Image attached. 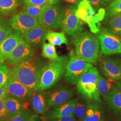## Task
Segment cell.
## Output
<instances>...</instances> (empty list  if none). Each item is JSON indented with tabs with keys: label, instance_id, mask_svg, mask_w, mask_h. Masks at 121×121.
I'll use <instances>...</instances> for the list:
<instances>
[{
	"label": "cell",
	"instance_id": "cell-1",
	"mask_svg": "<svg viewBox=\"0 0 121 121\" xmlns=\"http://www.w3.org/2000/svg\"><path fill=\"white\" fill-rule=\"evenodd\" d=\"M46 65L34 55L14 65L9 73L32 91H36L39 90L40 77Z\"/></svg>",
	"mask_w": 121,
	"mask_h": 121
},
{
	"label": "cell",
	"instance_id": "cell-2",
	"mask_svg": "<svg viewBox=\"0 0 121 121\" xmlns=\"http://www.w3.org/2000/svg\"><path fill=\"white\" fill-rule=\"evenodd\" d=\"M77 56L91 64H95L99 59V40L95 35L88 31L72 35Z\"/></svg>",
	"mask_w": 121,
	"mask_h": 121
},
{
	"label": "cell",
	"instance_id": "cell-3",
	"mask_svg": "<svg viewBox=\"0 0 121 121\" xmlns=\"http://www.w3.org/2000/svg\"><path fill=\"white\" fill-rule=\"evenodd\" d=\"M68 60L67 56H60L46 65L40 77L39 90L49 89L60 80L65 74Z\"/></svg>",
	"mask_w": 121,
	"mask_h": 121
},
{
	"label": "cell",
	"instance_id": "cell-4",
	"mask_svg": "<svg viewBox=\"0 0 121 121\" xmlns=\"http://www.w3.org/2000/svg\"><path fill=\"white\" fill-rule=\"evenodd\" d=\"M99 73L95 67L89 69L77 83L78 92L91 102L102 103L97 87Z\"/></svg>",
	"mask_w": 121,
	"mask_h": 121
},
{
	"label": "cell",
	"instance_id": "cell-5",
	"mask_svg": "<svg viewBox=\"0 0 121 121\" xmlns=\"http://www.w3.org/2000/svg\"><path fill=\"white\" fill-rule=\"evenodd\" d=\"M69 57L65 67L64 81L67 83L75 84L93 65L79 58L74 52L70 53Z\"/></svg>",
	"mask_w": 121,
	"mask_h": 121
},
{
	"label": "cell",
	"instance_id": "cell-6",
	"mask_svg": "<svg viewBox=\"0 0 121 121\" xmlns=\"http://www.w3.org/2000/svg\"><path fill=\"white\" fill-rule=\"evenodd\" d=\"M64 9V7L59 1L48 4L38 18L39 24L48 30H55L60 28Z\"/></svg>",
	"mask_w": 121,
	"mask_h": 121
},
{
	"label": "cell",
	"instance_id": "cell-7",
	"mask_svg": "<svg viewBox=\"0 0 121 121\" xmlns=\"http://www.w3.org/2000/svg\"><path fill=\"white\" fill-rule=\"evenodd\" d=\"M76 15L80 19L86 22L89 26L91 30L95 33L98 31L95 23H97L104 18L105 15L104 9L100 8L95 13V9L88 0H82L78 4Z\"/></svg>",
	"mask_w": 121,
	"mask_h": 121
},
{
	"label": "cell",
	"instance_id": "cell-8",
	"mask_svg": "<svg viewBox=\"0 0 121 121\" xmlns=\"http://www.w3.org/2000/svg\"><path fill=\"white\" fill-rule=\"evenodd\" d=\"M97 37L99 40L101 55L121 54V37L106 29L101 30Z\"/></svg>",
	"mask_w": 121,
	"mask_h": 121
},
{
	"label": "cell",
	"instance_id": "cell-9",
	"mask_svg": "<svg viewBox=\"0 0 121 121\" xmlns=\"http://www.w3.org/2000/svg\"><path fill=\"white\" fill-rule=\"evenodd\" d=\"M76 10L73 5L64 7L61 21V30L72 36L82 32L84 29L82 22L76 15Z\"/></svg>",
	"mask_w": 121,
	"mask_h": 121
},
{
	"label": "cell",
	"instance_id": "cell-10",
	"mask_svg": "<svg viewBox=\"0 0 121 121\" xmlns=\"http://www.w3.org/2000/svg\"><path fill=\"white\" fill-rule=\"evenodd\" d=\"M99 59L100 70L106 78L117 81L121 79V60L104 55Z\"/></svg>",
	"mask_w": 121,
	"mask_h": 121
},
{
	"label": "cell",
	"instance_id": "cell-11",
	"mask_svg": "<svg viewBox=\"0 0 121 121\" xmlns=\"http://www.w3.org/2000/svg\"><path fill=\"white\" fill-rule=\"evenodd\" d=\"M9 21L12 29L19 31L22 35L39 24L38 18L22 11L13 14Z\"/></svg>",
	"mask_w": 121,
	"mask_h": 121
},
{
	"label": "cell",
	"instance_id": "cell-12",
	"mask_svg": "<svg viewBox=\"0 0 121 121\" xmlns=\"http://www.w3.org/2000/svg\"><path fill=\"white\" fill-rule=\"evenodd\" d=\"M35 50L21 38L10 56L5 61L9 65H14L18 62L35 55Z\"/></svg>",
	"mask_w": 121,
	"mask_h": 121
},
{
	"label": "cell",
	"instance_id": "cell-13",
	"mask_svg": "<svg viewBox=\"0 0 121 121\" xmlns=\"http://www.w3.org/2000/svg\"><path fill=\"white\" fill-rule=\"evenodd\" d=\"M48 30L47 29L39 24L22 34V38L32 48H40L45 43Z\"/></svg>",
	"mask_w": 121,
	"mask_h": 121
},
{
	"label": "cell",
	"instance_id": "cell-14",
	"mask_svg": "<svg viewBox=\"0 0 121 121\" xmlns=\"http://www.w3.org/2000/svg\"><path fill=\"white\" fill-rule=\"evenodd\" d=\"M78 101L77 99L69 100L64 104L55 106L48 111L42 117L44 120L53 118L73 116V109Z\"/></svg>",
	"mask_w": 121,
	"mask_h": 121
},
{
	"label": "cell",
	"instance_id": "cell-15",
	"mask_svg": "<svg viewBox=\"0 0 121 121\" xmlns=\"http://www.w3.org/2000/svg\"><path fill=\"white\" fill-rule=\"evenodd\" d=\"M22 37V34L19 31L13 30L0 43V62H4L8 59Z\"/></svg>",
	"mask_w": 121,
	"mask_h": 121
},
{
	"label": "cell",
	"instance_id": "cell-16",
	"mask_svg": "<svg viewBox=\"0 0 121 121\" xmlns=\"http://www.w3.org/2000/svg\"><path fill=\"white\" fill-rule=\"evenodd\" d=\"M73 96V92L70 89L62 88L51 91L46 96L49 108L64 104L69 101Z\"/></svg>",
	"mask_w": 121,
	"mask_h": 121
},
{
	"label": "cell",
	"instance_id": "cell-17",
	"mask_svg": "<svg viewBox=\"0 0 121 121\" xmlns=\"http://www.w3.org/2000/svg\"><path fill=\"white\" fill-rule=\"evenodd\" d=\"M7 88L8 95L18 99H27L32 95V91L11 76Z\"/></svg>",
	"mask_w": 121,
	"mask_h": 121
},
{
	"label": "cell",
	"instance_id": "cell-18",
	"mask_svg": "<svg viewBox=\"0 0 121 121\" xmlns=\"http://www.w3.org/2000/svg\"><path fill=\"white\" fill-rule=\"evenodd\" d=\"M103 98L108 107L116 116L121 114V91L117 87L108 95Z\"/></svg>",
	"mask_w": 121,
	"mask_h": 121
},
{
	"label": "cell",
	"instance_id": "cell-19",
	"mask_svg": "<svg viewBox=\"0 0 121 121\" xmlns=\"http://www.w3.org/2000/svg\"><path fill=\"white\" fill-rule=\"evenodd\" d=\"M104 113L102 103L91 102L87 104L85 116L82 121H99L104 117Z\"/></svg>",
	"mask_w": 121,
	"mask_h": 121
},
{
	"label": "cell",
	"instance_id": "cell-20",
	"mask_svg": "<svg viewBox=\"0 0 121 121\" xmlns=\"http://www.w3.org/2000/svg\"><path fill=\"white\" fill-rule=\"evenodd\" d=\"M4 105L10 118L17 115L24 110L22 102L10 96H7L4 99Z\"/></svg>",
	"mask_w": 121,
	"mask_h": 121
},
{
	"label": "cell",
	"instance_id": "cell-21",
	"mask_svg": "<svg viewBox=\"0 0 121 121\" xmlns=\"http://www.w3.org/2000/svg\"><path fill=\"white\" fill-rule=\"evenodd\" d=\"M31 105L34 111L37 114H43L48 111L49 107L46 101V96L43 93L38 92L33 95Z\"/></svg>",
	"mask_w": 121,
	"mask_h": 121
},
{
	"label": "cell",
	"instance_id": "cell-22",
	"mask_svg": "<svg viewBox=\"0 0 121 121\" xmlns=\"http://www.w3.org/2000/svg\"><path fill=\"white\" fill-rule=\"evenodd\" d=\"M20 6V0H0V15L3 16L17 13Z\"/></svg>",
	"mask_w": 121,
	"mask_h": 121
},
{
	"label": "cell",
	"instance_id": "cell-23",
	"mask_svg": "<svg viewBox=\"0 0 121 121\" xmlns=\"http://www.w3.org/2000/svg\"><path fill=\"white\" fill-rule=\"evenodd\" d=\"M46 39L49 43L54 46H60L62 44L69 43V41L65 36L64 31L57 32L48 30L46 35Z\"/></svg>",
	"mask_w": 121,
	"mask_h": 121
},
{
	"label": "cell",
	"instance_id": "cell-24",
	"mask_svg": "<svg viewBox=\"0 0 121 121\" xmlns=\"http://www.w3.org/2000/svg\"><path fill=\"white\" fill-rule=\"evenodd\" d=\"M97 87L100 95L104 97L110 93L116 86L99 74L97 82Z\"/></svg>",
	"mask_w": 121,
	"mask_h": 121
},
{
	"label": "cell",
	"instance_id": "cell-25",
	"mask_svg": "<svg viewBox=\"0 0 121 121\" xmlns=\"http://www.w3.org/2000/svg\"><path fill=\"white\" fill-rule=\"evenodd\" d=\"M106 30L121 37V14L111 17L108 23Z\"/></svg>",
	"mask_w": 121,
	"mask_h": 121
},
{
	"label": "cell",
	"instance_id": "cell-26",
	"mask_svg": "<svg viewBox=\"0 0 121 121\" xmlns=\"http://www.w3.org/2000/svg\"><path fill=\"white\" fill-rule=\"evenodd\" d=\"M12 31L9 20L4 17H0V43Z\"/></svg>",
	"mask_w": 121,
	"mask_h": 121
},
{
	"label": "cell",
	"instance_id": "cell-27",
	"mask_svg": "<svg viewBox=\"0 0 121 121\" xmlns=\"http://www.w3.org/2000/svg\"><path fill=\"white\" fill-rule=\"evenodd\" d=\"M48 4L49 3H46L43 5L36 6H22V11L32 17L38 18L48 6Z\"/></svg>",
	"mask_w": 121,
	"mask_h": 121
},
{
	"label": "cell",
	"instance_id": "cell-28",
	"mask_svg": "<svg viewBox=\"0 0 121 121\" xmlns=\"http://www.w3.org/2000/svg\"><path fill=\"white\" fill-rule=\"evenodd\" d=\"M42 55L52 60H56L58 57L54 45L50 43H43L42 46Z\"/></svg>",
	"mask_w": 121,
	"mask_h": 121
},
{
	"label": "cell",
	"instance_id": "cell-29",
	"mask_svg": "<svg viewBox=\"0 0 121 121\" xmlns=\"http://www.w3.org/2000/svg\"><path fill=\"white\" fill-rule=\"evenodd\" d=\"M87 104L82 101H78L73 109V115L78 121H82L85 116Z\"/></svg>",
	"mask_w": 121,
	"mask_h": 121
},
{
	"label": "cell",
	"instance_id": "cell-30",
	"mask_svg": "<svg viewBox=\"0 0 121 121\" xmlns=\"http://www.w3.org/2000/svg\"><path fill=\"white\" fill-rule=\"evenodd\" d=\"M10 78L9 70L3 62H0V86H7Z\"/></svg>",
	"mask_w": 121,
	"mask_h": 121
},
{
	"label": "cell",
	"instance_id": "cell-31",
	"mask_svg": "<svg viewBox=\"0 0 121 121\" xmlns=\"http://www.w3.org/2000/svg\"><path fill=\"white\" fill-rule=\"evenodd\" d=\"M120 14H121V1L115 4H109L107 6L105 16L111 17Z\"/></svg>",
	"mask_w": 121,
	"mask_h": 121
},
{
	"label": "cell",
	"instance_id": "cell-32",
	"mask_svg": "<svg viewBox=\"0 0 121 121\" xmlns=\"http://www.w3.org/2000/svg\"><path fill=\"white\" fill-rule=\"evenodd\" d=\"M31 115L28 110L24 109L18 114L11 117L8 121H28Z\"/></svg>",
	"mask_w": 121,
	"mask_h": 121
},
{
	"label": "cell",
	"instance_id": "cell-33",
	"mask_svg": "<svg viewBox=\"0 0 121 121\" xmlns=\"http://www.w3.org/2000/svg\"><path fill=\"white\" fill-rule=\"evenodd\" d=\"M48 0H21L22 6L41 5L48 3Z\"/></svg>",
	"mask_w": 121,
	"mask_h": 121
},
{
	"label": "cell",
	"instance_id": "cell-34",
	"mask_svg": "<svg viewBox=\"0 0 121 121\" xmlns=\"http://www.w3.org/2000/svg\"><path fill=\"white\" fill-rule=\"evenodd\" d=\"M4 99H0V121H8L10 118L5 107Z\"/></svg>",
	"mask_w": 121,
	"mask_h": 121
},
{
	"label": "cell",
	"instance_id": "cell-35",
	"mask_svg": "<svg viewBox=\"0 0 121 121\" xmlns=\"http://www.w3.org/2000/svg\"><path fill=\"white\" fill-rule=\"evenodd\" d=\"M47 121H78L74 116L62 117L60 118H56L47 120Z\"/></svg>",
	"mask_w": 121,
	"mask_h": 121
},
{
	"label": "cell",
	"instance_id": "cell-36",
	"mask_svg": "<svg viewBox=\"0 0 121 121\" xmlns=\"http://www.w3.org/2000/svg\"><path fill=\"white\" fill-rule=\"evenodd\" d=\"M8 95L7 87L0 86V99H5Z\"/></svg>",
	"mask_w": 121,
	"mask_h": 121
},
{
	"label": "cell",
	"instance_id": "cell-37",
	"mask_svg": "<svg viewBox=\"0 0 121 121\" xmlns=\"http://www.w3.org/2000/svg\"><path fill=\"white\" fill-rule=\"evenodd\" d=\"M90 3L91 6L95 9V10L99 9L100 6L101 0H88Z\"/></svg>",
	"mask_w": 121,
	"mask_h": 121
},
{
	"label": "cell",
	"instance_id": "cell-38",
	"mask_svg": "<svg viewBox=\"0 0 121 121\" xmlns=\"http://www.w3.org/2000/svg\"><path fill=\"white\" fill-rule=\"evenodd\" d=\"M115 0H101L100 6L103 7H107Z\"/></svg>",
	"mask_w": 121,
	"mask_h": 121
},
{
	"label": "cell",
	"instance_id": "cell-39",
	"mask_svg": "<svg viewBox=\"0 0 121 121\" xmlns=\"http://www.w3.org/2000/svg\"><path fill=\"white\" fill-rule=\"evenodd\" d=\"M65 1L74 4H78L82 0H64Z\"/></svg>",
	"mask_w": 121,
	"mask_h": 121
},
{
	"label": "cell",
	"instance_id": "cell-40",
	"mask_svg": "<svg viewBox=\"0 0 121 121\" xmlns=\"http://www.w3.org/2000/svg\"><path fill=\"white\" fill-rule=\"evenodd\" d=\"M28 121H39V118L37 115H31Z\"/></svg>",
	"mask_w": 121,
	"mask_h": 121
},
{
	"label": "cell",
	"instance_id": "cell-41",
	"mask_svg": "<svg viewBox=\"0 0 121 121\" xmlns=\"http://www.w3.org/2000/svg\"><path fill=\"white\" fill-rule=\"evenodd\" d=\"M114 85L117 87V88L121 91V79L120 80L115 81L114 82Z\"/></svg>",
	"mask_w": 121,
	"mask_h": 121
},
{
	"label": "cell",
	"instance_id": "cell-42",
	"mask_svg": "<svg viewBox=\"0 0 121 121\" xmlns=\"http://www.w3.org/2000/svg\"><path fill=\"white\" fill-rule=\"evenodd\" d=\"M121 0H115V1H114L113 2H112V3L111 4V5H113V4H116L117 3H118V2H120V1H121Z\"/></svg>",
	"mask_w": 121,
	"mask_h": 121
},
{
	"label": "cell",
	"instance_id": "cell-43",
	"mask_svg": "<svg viewBox=\"0 0 121 121\" xmlns=\"http://www.w3.org/2000/svg\"><path fill=\"white\" fill-rule=\"evenodd\" d=\"M116 121H121V114L118 116V118H117Z\"/></svg>",
	"mask_w": 121,
	"mask_h": 121
},
{
	"label": "cell",
	"instance_id": "cell-44",
	"mask_svg": "<svg viewBox=\"0 0 121 121\" xmlns=\"http://www.w3.org/2000/svg\"><path fill=\"white\" fill-rule=\"evenodd\" d=\"M99 121H105V118H104V117H103V118H102Z\"/></svg>",
	"mask_w": 121,
	"mask_h": 121
},
{
	"label": "cell",
	"instance_id": "cell-45",
	"mask_svg": "<svg viewBox=\"0 0 121 121\" xmlns=\"http://www.w3.org/2000/svg\"><path fill=\"white\" fill-rule=\"evenodd\" d=\"M59 0H54V1L53 2H58Z\"/></svg>",
	"mask_w": 121,
	"mask_h": 121
},
{
	"label": "cell",
	"instance_id": "cell-46",
	"mask_svg": "<svg viewBox=\"0 0 121 121\" xmlns=\"http://www.w3.org/2000/svg\"><path fill=\"white\" fill-rule=\"evenodd\" d=\"M119 57H120V58H119V59L121 60V54H120V55L119 56Z\"/></svg>",
	"mask_w": 121,
	"mask_h": 121
}]
</instances>
